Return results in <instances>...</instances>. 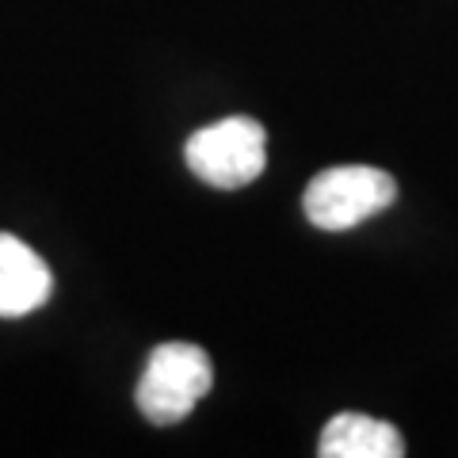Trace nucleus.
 <instances>
[{
  "label": "nucleus",
  "instance_id": "f257e3e1",
  "mask_svg": "<svg viewBox=\"0 0 458 458\" xmlns=\"http://www.w3.org/2000/svg\"><path fill=\"white\" fill-rule=\"evenodd\" d=\"M214 363L188 340H168L149 352V363L138 382V409L149 424H180L210 394Z\"/></svg>",
  "mask_w": 458,
  "mask_h": 458
},
{
  "label": "nucleus",
  "instance_id": "f03ea898",
  "mask_svg": "<svg viewBox=\"0 0 458 458\" xmlns=\"http://www.w3.org/2000/svg\"><path fill=\"white\" fill-rule=\"evenodd\" d=\"M394 199H397V180L390 172L375 165H333L310 180L302 195V210L318 229L344 233V229L394 207Z\"/></svg>",
  "mask_w": 458,
  "mask_h": 458
},
{
  "label": "nucleus",
  "instance_id": "7ed1b4c3",
  "mask_svg": "<svg viewBox=\"0 0 458 458\" xmlns=\"http://www.w3.org/2000/svg\"><path fill=\"white\" fill-rule=\"evenodd\" d=\"M188 168L218 191H237L252 183L267 165V131L249 114H229L195 131L183 146Z\"/></svg>",
  "mask_w": 458,
  "mask_h": 458
},
{
  "label": "nucleus",
  "instance_id": "20e7f679",
  "mask_svg": "<svg viewBox=\"0 0 458 458\" xmlns=\"http://www.w3.org/2000/svg\"><path fill=\"white\" fill-rule=\"evenodd\" d=\"M54 276L27 241L0 233V318H27L47 306Z\"/></svg>",
  "mask_w": 458,
  "mask_h": 458
},
{
  "label": "nucleus",
  "instance_id": "39448f33",
  "mask_svg": "<svg viewBox=\"0 0 458 458\" xmlns=\"http://www.w3.org/2000/svg\"><path fill=\"white\" fill-rule=\"evenodd\" d=\"M321 458H401L405 454V439L394 424H386L367 412H336L325 424L321 443H318Z\"/></svg>",
  "mask_w": 458,
  "mask_h": 458
}]
</instances>
